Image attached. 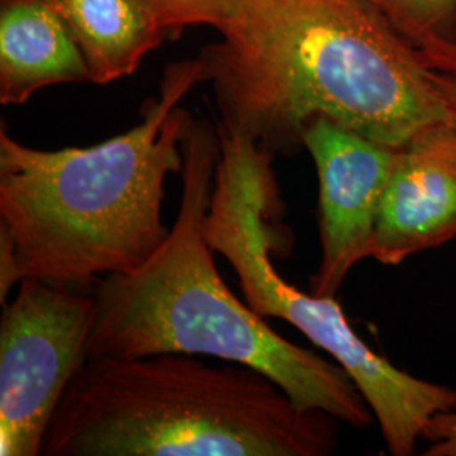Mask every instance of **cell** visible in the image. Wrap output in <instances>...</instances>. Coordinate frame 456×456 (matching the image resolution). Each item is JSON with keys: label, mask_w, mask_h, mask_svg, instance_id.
<instances>
[{"label": "cell", "mask_w": 456, "mask_h": 456, "mask_svg": "<svg viewBox=\"0 0 456 456\" xmlns=\"http://www.w3.org/2000/svg\"><path fill=\"white\" fill-rule=\"evenodd\" d=\"M210 26L200 58L220 126L291 156L323 117L391 147L448 120L418 48L367 0H186L178 28Z\"/></svg>", "instance_id": "6da1fadb"}, {"label": "cell", "mask_w": 456, "mask_h": 456, "mask_svg": "<svg viewBox=\"0 0 456 456\" xmlns=\"http://www.w3.org/2000/svg\"><path fill=\"white\" fill-rule=\"evenodd\" d=\"M205 82L198 56L167 66L131 131L92 147L43 151L0 127V301L26 277L85 288L131 273L159 248L164 184L181 173L191 120L180 109Z\"/></svg>", "instance_id": "7a4b0ae2"}, {"label": "cell", "mask_w": 456, "mask_h": 456, "mask_svg": "<svg viewBox=\"0 0 456 456\" xmlns=\"http://www.w3.org/2000/svg\"><path fill=\"white\" fill-rule=\"evenodd\" d=\"M181 149L183 195L175 225L142 265L94 284L86 359L218 357L267 375L297 408L369 428L374 412L350 375L337 362L282 338L220 276L201 228L220 158L218 129L191 117Z\"/></svg>", "instance_id": "3957f363"}, {"label": "cell", "mask_w": 456, "mask_h": 456, "mask_svg": "<svg viewBox=\"0 0 456 456\" xmlns=\"http://www.w3.org/2000/svg\"><path fill=\"white\" fill-rule=\"evenodd\" d=\"M338 421L297 408L242 363L184 354L86 359L49 423L46 456H326Z\"/></svg>", "instance_id": "277c9868"}, {"label": "cell", "mask_w": 456, "mask_h": 456, "mask_svg": "<svg viewBox=\"0 0 456 456\" xmlns=\"http://www.w3.org/2000/svg\"><path fill=\"white\" fill-rule=\"evenodd\" d=\"M220 158L203 237L239 277L245 303L262 318L297 328L342 367L374 412L392 456H411L424 428L456 409V391L408 374L360 338L335 296L303 293L271 261L276 233L269 216L281 210L273 159L254 141L218 124Z\"/></svg>", "instance_id": "5b68a950"}, {"label": "cell", "mask_w": 456, "mask_h": 456, "mask_svg": "<svg viewBox=\"0 0 456 456\" xmlns=\"http://www.w3.org/2000/svg\"><path fill=\"white\" fill-rule=\"evenodd\" d=\"M2 306L0 455H41L51 418L86 360L95 296L26 277Z\"/></svg>", "instance_id": "8992f818"}, {"label": "cell", "mask_w": 456, "mask_h": 456, "mask_svg": "<svg viewBox=\"0 0 456 456\" xmlns=\"http://www.w3.org/2000/svg\"><path fill=\"white\" fill-rule=\"evenodd\" d=\"M303 147L320 181L322 262L311 293L337 296L352 267L372 259L375 225L399 147L386 146L316 118L303 132Z\"/></svg>", "instance_id": "52a82bcc"}, {"label": "cell", "mask_w": 456, "mask_h": 456, "mask_svg": "<svg viewBox=\"0 0 456 456\" xmlns=\"http://www.w3.org/2000/svg\"><path fill=\"white\" fill-rule=\"evenodd\" d=\"M456 237V129L424 127L397 149L375 225L372 259L399 265Z\"/></svg>", "instance_id": "ba28073f"}, {"label": "cell", "mask_w": 456, "mask_h": 456, "mask_svg": "<svg viewBox=\"0 0 456 456\" xmlns=\"http://www.w3.org/2000/svg\"><path fill=\"white\" fill-rule=\"evenodd\" d=\"M90 82L88 66L49 0L0 2V102L20 105L61 83Z\"/></svg>", "instance_id": "9c48e42d"}, {"label": "cell", "mask_w": 456, "mask_h": 456, "mask_svg": "<svg viewBox=\"0 0 456 456\" xmlns=\"http://www.w3.org/2000/svg\"><path fill=\"white\" fill-rule=\"evenodd\" d=\"M73 34L90 83L132 75L167 33L151 0H49Z\"/></svg>", "instance_id": "30bf717a"}, {"label": "cell", "mask_w": 456, "mask_h": 456, "mask_svg": "<svg viewBox=\"0 0 456 456\" xmlns=\"http://www.w3.org/2000/svg\"><path fill=\"white\" fill-rule=\"evenodd\" d=\"M416 48L435 39H452L456 0H367Z\"/></svg>", "instance_id": "8fae6325"}, {"label": "cell", "mask_w": 456, "mask_h": 456, "mask_svg": "<svg viewBox=\"0 0 456 456\" xmlns=\"http://www.w3.org/2000/svg\"><path fill=\"white\" fill-rule=\"evenodd\" d=\"M421 440L429 441L426 456H456V409L438 412L424 428Z\"/></svg>", "instance_id": "7c38bea8"}, {"label": "cell", "mask_w": 456, "mask_h": 456, "mask_svg": "<svg viewBox=\"0 0 456 456\" xmlns=\"http://www.w3.org/2000/svg\"><path fill=\"white\" fill-rule=\"evenodd\" d=\"M418 53L429 69L456 77V37L429 41L418 48Z\"/></svg>", "instance_id": "4fadbf2b"}, {"label": "cell", "mask_w": 456, "mask_h": 456, "mask_svg": "<svg viewBox=\"0 0 456 456\" xmlns=\"http://www.w3.org/2000/svg\"><path fill=\"white\" fill-rule=\"evenodd\" d=\"M431 78H433V82L436 85L441 98L444 102V107H446V112H448V120L456 129V77L444 75V73L431 69Z\"/></svg>", "instance_id": "5bb4252c"}, {"label": "cell", "mask_w": 456, "mask_h": 456, "mask_svg": "<svg viewBox=\"0 0 456 456\" xmlns=\"http://www.w3.org/2000/svg\"><path fill=\"white\" fill-rule=\"evenodd\" d=\"M154 7L158 9L159 16L163 19L164 26L167 33H180L178 19H180L181 9L186 4V0H151Z\"/></svg>", "instance_id": "9a60e30c"}]
</instances>
